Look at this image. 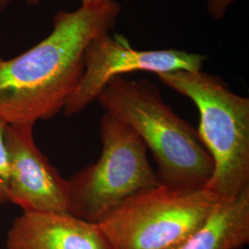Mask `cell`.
Masks as SVG:
<instances>
[{"label":"cell","instance_id":"30bf717a","mask_svg":"<svg viewBox=\"0 0 249 249\" xmlns=\"http://www.w3.org/2000/svg\"><path fill=\"white\" fill-rule=\"evenodd\" d=\"M6 125L7 123L0 120V205L9 203L10 164L9 152L5 142Z\"/></svg>","mask_w":249,"mask_h":249},{"label":"cell","instance_id":"8992f818","mask_svg":"<svg viewBox=\"0 0 249 249\" xmlns=\"http://www.w3.org/2000/svg\"><path fill=\"white\" fill-rule=\"evenodd\" d=\"M206 59V55L184 50H138L123 36L102 34L85 49L82 79L63 112L66 116L80 114L97 100L110 80L118 76L135 71L156 75L178 71H199Z\"/></svg>","mask_w":249,"mask_h":249},{"label":"cell","instance_id":"9c48e42d","mask_svg":"<svg viewBox=\"0 0 249 249\" xmlns=\"http://www.w3.org/2000/svg\"><path fill=\"white\" fill-rule=\"evenodd\" d=\"M249 243V189L220 200L179 249H241Z\"/></svg>","mask_w":249,"mask_h":249},{"label":"cell","instance_id":"277c9868","mask_svg":"<svg viewBox=\"0 0 249 249\" xmlns=\"http://www.w3.org/2000/svg\"><path fill=\"white\" fill-rule=\"evenodd\" d=\"M220 200L207 188L158 185L126 197L97 224L114 249H179Z\"/></svg>","mask_w":249,"mask_h":249},{"label":"cell","instance_id":"4fadbf2b","mask_svg":"<svg viewBox=\"0 0 249 249\" xmlns=\"http://www.w3.org/2000/svg\"><path fill=\"white\" fill-rule=\"evenodd\" d=\"M14 0H0V14L4 12Z\"/></svg>","mask_w":249,"mask_h":249},{"label":"cell","instance_id":"7c38bea8","mask_svg":"<svg viewBox=\"0 0 249 249\" xmlns=\"http://www.w3.org/2000/svg\"><path fill=\"white\" fill-rule=\"evenodd\" d=\"M115 0H80L82 7H95L113 2Z\"/></svg>","mask_w":249,"mask_h":249},{"label":"cell","instance_id":"8fae6325","mask_svg":"<svg viewBox=\"0 0 249 249\" xmlns=\"http://www.w3.org/2000/svg\"><path fill=\"white\" fill-rule=\"evenodd\" d=\"M233 1L235 0H207L208 10L214 18L221 19Z\"/></svg>","mask_w":249,"mask_h":249},{"label":"cell","instance_id":"5b68a950","mask_svg":"<svg viewBox=\"0 0 249 249\" xmlns=\"http://www.w3.org/2000/svg\"><path fill=\"white\" fill-rule=\"evenodd\" d=\"M99 160L68 180L69 213L98 223L126 197L159 185L142 139L129 124L106 113Z\"/></svg>","mask_w":249,"mask_h":249},{"label":"cell","instance_id":"52a82bcc","mask_svg":"<svg viewBox=\"0 0 249 249\" xmlns=\"http://www.w3.org/2000/svg\"><path fill=\"white\" fill-rule=\"evenodd\" d=\"M34 123L7 124L10 164L9 203L22 212L69 213L68 180L54 168L34 139Z\"/></svg>","mask_w":249,"mask_h":249},{"label":"cell","instance_id":"6da1fadb","mask_svg":"<svg viewBox=\"0 0 249 249\" xmlns=\"http://www.w3.org/2000/svg\"><path fill=\"white\" fill-rule=\"evenodd\" d=\"M120 12L116 1L60 10L43 41L15 57L0 56V120L36 124L63 111L82 79L87 45L110 33Z\"/></svg>","mask_w":249,"mask_h":249},{"label":"cell","instance_id":"5bb4252c","mask_svg":"<svg viewBox=\"0 0 249 249\" xmlns=\"http://www.w3.org/2000/svg\"><path fill=\"white\" fill-rule=\"evenodd\" d=\"M27 5H30V6H36V5H39L41 4L42 2L44 1H47V0H23Z\"/></svg>","mask_w":249,"mask_h":249},{"label":"cell","instance_id":"7a4b0ae2","mask_svg":"<svg viewBox=\"0 0 249 249\" xmlns=\"http://www.w3.org/2000/svg\"><path fill=\"white\" fill-rule=\"evenodd\" d=\"M97 100L106 113L129 124L142 139L157 164L159 185L185 190L207 187L213 160L196 129L165 104L154 83L118 76Z\"/></svg>","mask_w":249,"mask_h":249},{"label":"cell","instance_id":"ba28073f","mask_svg":"<svg viewBox=\"0 0 249 249\" xmlns=\"http://www.w3.org/2000/svg\"><path fill=\"white\" fill-rule=\"evenodd\" d=\"M6 248L114 249L97 223L53 212H22L9 227Z\"/></svg>","mask_w":249,"mask_h":249},{"label":"cell","instance_id":"3957f363","mask_svg":"<svg viewBox=\"0 0 249 249\" xmlns=\"http://www.w3.org/2000/svg\"><path fill=\"white\" fill-rule=\"evenodd\" d=\"M170 89L190 99L199 113L198 139L213 160L207 188L221 200L233 199L249 189V99L233 92L210 73L158 74Z\"/></svg>","mask_w":249,"mask_h":249}]
</instances>
